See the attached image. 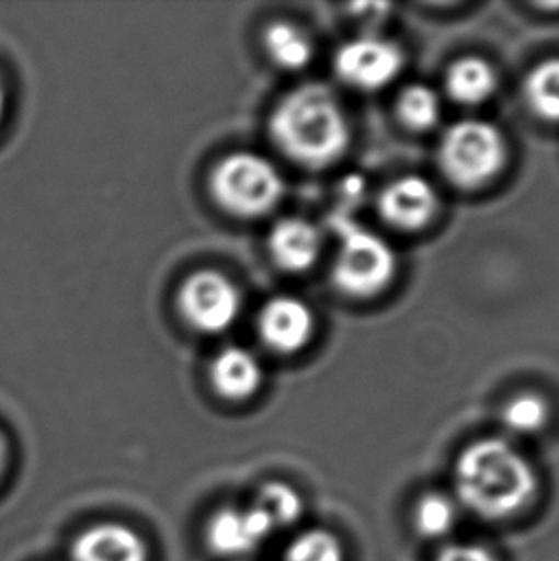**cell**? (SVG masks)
Wrapping results in <instances>:
<instances>
[{"instance_id":"6da1fadb","label":"cell","mask_w":559,"mask_h":561,"mask_svg":"<svg viewBox=\"0 0 559 561\" xmlns=\"http://www.w3.org/2000/svg\"><path fill=\"white\" fill-rule=\"evenodd\" d=\"M461 504L484 519H506L522 512L537 493L529 460L504 439L476 440L461 450L454 468Z\"/></svg>"},{"instance_id":"7a4b0ae2","label":"cell","mask_w":559,"mask_h":561,"mask_svg":"<svg viewBox=\"0 0 559 561\" xmlns=\"http://www.w3.org/2000/svg\"><path fill=\"white\" fill-rule=\"evenodd\" d=\"M269 127L280 152L307 169L330 168L351 142L345 110L324 84H303L287 92L274 107Z\"/></svg>"},{"instance_id":"3957f363","label":"cell","mask_w":559,"mask_h":561,"mask_svg":"<svg viewBox=\"0 0 559 561\" xmlns=\"http://www.w3.org/2000/svg\"><path fill=\"white\" fill-rule=\"evenodd\" d=\"M215 204L238 219H259L282 202L284 179L271 161L251 152L230 153L209 181Z\"/></svg>"},{"instance_id":"277c9868","label":"cell","mask_w":559,"mask_h":561,"mask_svg":"<svg viewBox=\"0 0 559 561\" xmlns=\"http://www.w3.org/2000/svg\"><path fill=\"white\" fill-rule=\"evenodd\" d=\"M438 168L458 188L474 190L491 183L506 163L504 135L492 123H454L438 145Z\"/></svg>"},{"instance_id":"5b68a950","label":"cell","mask_w":559,"mask_h":561,"mask_svg":"<svg viewBox=\"0 0 559 561\" xmlns=\"http://www.w3.org/2000/svg\"><path fill=\"white\" fill-rule=\"evenodd\" d=\"M397 257L389 243L364 228L345 230L333 263V284L356 299L378 296L393 282Z\"/></svg>"},{"instance_id":"8992f818","label":"cell","mask_w":559,"mask_h":561,"mask_svg":"<svg viewBox=\"0 0 559 561\" xmlns=\"http://www.w3.org/2000/svg\"><path fill=\"white\" fill-rule=\"evenodd\" d=\"M176 307L192 330L199 334H223L235 327L242 312V294L225 274L199 271L182 284Z\"/></svg>"},{"instance_id":"52a82bcc","label":"cell","mask_w":559,"mask_h":561,"mask_svg":"<svg viewBox=\"0 0 559 561\" xmlns=\"http://www.w3.org/2000/svg\"><path fill=\"white\" fill-rule=\"evenodd\" d=\"M401 48L381 37L349 41L335 54L333 68L343 83L358 91H379L401 73Z\"/></svg>"},{"instance_id":"ba28073f","label":"cell","mask_w":559,"mask_h":561,"mask_svg":"<svg viewBox=\"0 0 559 561\" xmlns=\"http://www.w3.org/2000/svg\"><path fill=\"white\" fill-rule=\"evenodd\" d=\"M315 312L297 297L271 299L259 314L258 330L269 350L278 355H295L305 350L315 334Z\"/></svg>"},{"instance_id":"9c48e42d","label":"cell","mask_w":559,"mask_h":561,"mask_svg":"<svg viewBox=\"0 0 559 561\" xmlns=\"http://www.w3.org/2000/svg\"><path fill=\"white\" fill-rule=\"evenodd\" d=\"M273 533L265 517L253 506H227L213 514L205 527V540L213 554L242 558L255 552Z\"/></svg>"},{"instance_id":"30bf717a","label":"cell","mask_w":559,"mask_h":561,"mask_svg":"<svg viewBox=\"0 0 559 561\" xmlns=\"http://www.w3.org/2000/svg\"><path fill=\"white\" fill-rule=\"evenodd\" d=\"M378 209L387 225L417 232L430 225L438 209V197L435 188L425 179L407 175L387 184L379 194Z\"/></svg>"},{"instance_id":"8fae6325","label":"cell","mask_w":559,"mask_h":561,"mask_svg":"<svg viewBox=\"0 0 559 561\" xmlns=\"http://www.w3.org/2000/svg\"><path fill=\"white\" fill-rule=\"evenodd\" d=\"M73 561H148L146 540L129 525L104 522L84 529L71 547Z\"/></svg>"},{"instance_id":"7c38bea8","label":"cell","mask_w":559,"mask_h":561,"mask_svg":"<svg viewBox=\"0 0 559 561\" xmlns=\"http://www.w3.org/2000/svg\"><path fill=\"white\" fill-rule=\"evenodd\" d=\"M322 236L309 220L292 217L280 220L269 236V253L286 273H305L317 265Z\"/></svg>"},{"instance_id":"4fadbf2b","label":"cell","mask_w":559,"mask_h":561,"mask_svg":"<svg viewBox=\"0 0 559 561\" xmlns=\"http://www.w3.org/2000/svg\"><path fill=\"white\" fill-rule=\"evenodd\" d=\"M263 378L265 373L259 358L243 347L220 351L209 366L213 389L225 401H250L253 394L259 393Z\"/></svg>"},{"instance_id":"5bb4252c","label":"cell","mask_w":559,"mask_h":561,"mask_svg":"<svg viewBox=\"0 0 559 561\" xmlns=\"http://www.w3.org/2000/svg\"><path fill=\"white\" fill-rule=\"evenodd\" d=\"M445 84L446 92L454 102L464 106H479L494 94L499 77L491 64L476 56H468L454 61L446 69Z\"/></svg>"},{"instance_id":"9a60e30c","label":"cell","mask_w":559,"mask_h":561,"mask_svg":"<svg viewBox=\"0 0 559 561\" xmlns=\"http://www.w3.org/2000/svg\"><path fill=\"white\" fill-rule=\"evenodd\" d=\"M265 50L274 66L286 71H301L309 66L315 45L307 31L294 23L276 22L265 31Z\"/></svg>"},{"instance_id":"2e32d148","label":"cell","mask_w":559,"mask_h":561,"mask_svg":"<svg viewBox=\"0 0 559 561\" xmlns=\"http://www.w3.org/2000/svg\"><path fill=\"white\" fill-rule=\"evenodd\" d=\"M523 96L538 119L559 123V58H550L531 69Z\"/></svg>"},{"instance_id":"e0dca14e","label":"cell","mask_w":559,"mask_h":561,"mask_svg":"<svg viewBox=\"0 0 559 561\" xmlns=\"http://www.w3.org/2000/svg\"><path fill=\"white\" fill-rule=\"evenodd\" d=\"M261 516L265 517L271 529H286L294 525L303 514V501L294 486L271 481L259 489L255 501L251 504Z\"/></svg>"},{"instance_id":"ac0fdd59","label":"cell","mask_w":559,"mask_h":561,"mask_svg":"<svg viewBox=\"0 0 559 561\" xmlns=\"http://www.w3.org/2000/svg\"><path fill=\"white\" fill-rule=\"evenodd\" d=\"M397 117L407 129L417 133L433 129L441 117L437 92L425 84H410L397 99Z\"/></svg>"},{"instance_id":"d6986e66","label":"cell","mask_w":559,"mask_h":561,"mask_svg":"<svg viewBox=\"0 0 559 561\" xmlns=\"http://www.w3.org/2000/svg\"><path fill=\"white\" fill-rule=\"evenodd\" d=\"M456 525V506L441 493H425L414 508V527L425 539H441Z\"/></svg>"},{"instance_id":"ffe728a7","label":"cell","mask_w":559,"mask_h":561,"mask_svg":"<svg viewBox=\"0 0 559 561\" xmlns=\"http://www.w3.org/2000/svg\"><path fill=\"white\" fill-rule=\"evenodd\" d=\"M550 417L548 402L537 393H522L507 401L502 410V422L517 435H533L545 427Z\"/></svg>"},{"instance_id":"44dd1931","label":"cell","mask_w":559,"mask_h":561,"mask_svg":"<svg viewBox=\"0 0 559 561\" xmlns=\"http://www.w3.org/2000/svg\"><path fill=\"white\" fill-rule=\"evenodd\" d=\"M284 561H345V554L333 533L310 529L292 540Z\"/></svg>"},{"instance_id":"7402d4cb","label":"cell","mask_w":559,"mask_h":561,"mask_svg":"<svg viewBox=\"0 0 559 561\" xmlns=\"http://www.w3.org/2000/svg\"><path fill=\"white\" fill-rule=\"evenodd\" d=\"M435 561H497L494 556L483 547L477 545H448L438 552Z\"/></svg>"},{"instance_id":"603a6c76","label":"cell","mask_w":559,"mask_h":561,"mask_svg":"<svg viewBox=\"0 0 559 561\" xmlns=\"http://www.w3.org/2000/svg\"><path fill=\"white\" fill-rule=\"evenodd\" d=\"M8 458V445L7 439H4V435L0 432V476H2V470H4V466H7Z\"/></svg>"},{"instance_id":"cb8c5ba5","label":"cell","mask_w":559,"mask_h":561,"mask_svg":"<svg viewBox=\"0 0 559 561\" xmlns=\"http://www.w3.org/2000/svg\"><path fill=\"white\" fill-rule=\"evenodd\" d=\"M4 112H7V89H4V83L0 79V123H2Z\"/></svg>"}]
</instances>
